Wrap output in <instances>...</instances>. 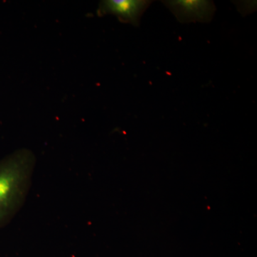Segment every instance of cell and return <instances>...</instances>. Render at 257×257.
Segmentation results:
<instances>
[{
	"instance_id": "obj_3",
	"label": "cell",
	"mask_w": 257,
	"mask_h": 257,
	"mask_svg": "<svg viewBox=\"0 0 257 257\" xmlns=\"http://www.w3.org/2000/svg\"><path fill=\"white\" fill-rule=\"evenodd\" d=\"M152 3L147 0H104L100 2L98 14L114 15L122 23L138 26L142 15Z\"/></svg>"
},
{
	"instance_id": "obj_1",
	"label": "cell",
	"mask_w": 257,
	"mask_h": 257,
	"mask_svg": "<svg viewBox=\"0 0 257 257\" xmlns=\"http://www.w3.org/2000/svg\"><path fill=\"white\" fill-rule=\"evenodd\" d=\"M36 157L20 149L0 160V229L23 207L31 187Z\"/></svg>"
},
{
	"instance_id": "obj_2",
	"label": "cell",
	"mask_w": 257,
	"mask_h": 257,
	"mask_svg": "<svg viewBox=\"0 0 257 257\" xmlns=\"http://www.w3.org/2000/svg\"><path fill=\"white\" fill-rule=\"evenodd\" d=\"M163 3L181 23H209L215 11L213 2L205 0H173Z\"/></svg>"
}]
</instances>
